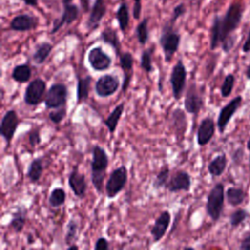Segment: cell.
Returning <instances> with one entry per match:
<instances>
[{
  "instance_id": "obj_37",
  "label": "cell",
  "mask_w": 250,
  "mask_h": 250,
  "mask_svg": "<svg viewBox=\"0 0 250 250\" xmlns=\"http://www.w3.org/2000/svg\"><path fill=\"white\" fill-rule=\"evenodd\" d=\"M77 231H78V223L75 219H70L66 225V230L64 235V242L66 245H70L74 243L77 239Z\"/></svg>"
},
{
  "instance_id": "obj_36",
  "label": "cell",
  "mask_w": 250,
  "mask_h": 250,
  "mask_svg": "<svg viewBox=\"0 0 250 250\" xmlns=\"http://www.w3.org/2000/svg\"><path fill=\"white\" fill-rule=\"evenodd\" d=\"M152 53H153V48H149V49H145L141 54L140 66L146 73H151L154 69L152 65Z\"/></svg>"
},
{
  "instance_id": "obj_54",
  "label": "cell",
  "mask_w": 250,
  "mask_h": 250,
  "mask_svg": "<svg viewBox=\"0 0 250 250\" xmlns=\"http://www.w3.org/2000/svg\"><path fill=\"white\" fill-rule=\"evenodd\" d=\"M72 1L73 0H62V4H70V3H72Z\"/></svg>"
},
{
  "instance_id": "obj_12",
  "label": "cell",
  "mask_w": 250,
  "mask_h": 250,
  "mask_svg": "<svg viewBox=\"0 0 250 250\" xmlns=\"http://www.w3.org/2000/svg\"><path fill=\"white\" fill-rule=\"evenodd\" d=\"M19 123L20 119L15 109H9L3 115L0 124V134L7 143V145H10L12 139L14 138Z\"/></svg>"
},
{
  "instance_id": "obj_14",
  "label": "cell",
  "mask_w": 250,
  "mask_h": 250,
  "mask_svg": "<svg viewBox=\"0 0 250 250\" xmlns=\"http://www.w3.org/2000/svg\"><path fill=\"white\" fill-rule=\"evenodd\" d=\"M170 125L177 141L179 143H182L185 138L188 126V120L184 109L177 107L171 112Z\"/></svg>"
},
{
  "instance_id": "obj_5",
  "label": "cell",
  "mask_w": 250,
  "mask_h": 250,
  "mask_svg": "<svg viewBox=\"0 0 250 250\" xmlns=\"http://www.w3.org/2000/svg\"><path fill=\"white\" fill-rule=\"evenodd\" d=\"M225 199V189L224 185L221 183L216 184L210 190L207 196L206 202V212L208 216L214 221H218L221 217Z\"/></svg>"
},
{
  "instance_id": "obj_18",
  "label": "cell",
  "mask_w": 250,
  "mask_h": 250,
  "mask_svg": "<svg viewBox=\"0 0 250 250\" xmlns=\"http://www.w3.org/2000/svg\"><path fill=\"white\" fill-rule=\"evenodd\" d=\"M171 223V214L168 210L162 211L159 216L155 219L154 224L151 227L150 234L153 242H158L163 238Z\"/></svg>"
},
{
  "instance_id": "obj_22",
  "label": "cell",
  "mask_w": 250,
  "mask_h": 250,
  "mask_svg": "<svg viewBox=\"0 0 250 250\" xmlns=\"http://www.w3.org/2000/svg\"><path fill=\"white\" fill-rule=\"evenodd\" d=\"M215 133V123L211 117H205L201 120L196 134L198 146H202L207 145L213 138Z\"/></svg>"
},
{
  "instance_id": "obj_1",
  "label": "cell",
  "mask_w": 250,
  "mask_h": 250,
  "mask_svg": "<svg viewBox=\"0 0 250 250\" xmlns=\"http://www.w3.org/2000/svg\"><path fill=\"white\" fill-rule=\"evenodd\" d=\"M109 158L104 148L99 145H95L92 149L91 160V182L98 193H102L104 181L106 175Z\"/></svg>"
},
{
  "instance_id": "obj_15",
  "label": "cell",
  "mask_w": 250,
  "mask_h": 250,
  "mask_svg": "<svg viewBox=\"0 0 250 250\" xmlns=\"http://www.w3.org/2000/svg\"><path fill=\"white\" fill-rule=\"evenodd\" d=\"M67 182L74 195L79 199H83L85 197L88 185L85 179V175L79 172L78 165L73 166L71 172L68 175Z\"/></svg>"
},
{
  "instance_id": "obj_52",
  "label": "cell",
  "mask_w": 250,
  "mask_h": 250,
  "mask_svg": "<svg viewBox=\"0 0 250 250\" xmlns=\"http://www.w3.org/2000/svg\"><path fill=\"white\" fill-rule=\"evenodd\" d=\"M240 248L243 250H250V243L249 244H241Z\"/></svg>"
},
{
  "instance_id": "obj_21",
  "label": "cell",
  "mask_w": 250,
  "mask_h": 250,
  "mask_svg": "<svg viewBox=\"0 0 250 250\" xmlns=\"http://www.w3.org/2000/svg\"><path fill=\"white\" fill-rule=\"evenodd\" d=\"M38 25V21L33 16L28 14H21L14 17L10 22V28L14 31L23 32L29 31Z\"/></svg>"
},
{
  "instance_id": "obj_49",
  "label": "cell",
  "mask_w": 250,
  "mask_h": 250,
  "mask_svg": "<svg viewBox=\"0 0 250 250\" xmlns=\"http://www.w3.org/2000/svg\"><path fill=\"white\" fill-rule=\"evenodd\" d=\"M35 242V238L33 237V235L31 234V233H29L28 235H27V243L28 244H33Z\"/></svg>"
},
{
  "instance_id": "obj_13",
  "label": "cell",
  "mask_w": 250,
  "mask_h": 250,
  "mask_svg": "<svg viewBox=\"0 0 250 250\" xmlns=\"http://www.w3.org/2000/svg\"><path fill=\"white\" fill-rule=\"evenodd\" d=\"M191 187L190 175L185 170L176 171L169 179L165 188L168 191L175 193L179 191H188Z\"/></svg>"
},
{
  "instance_id": "obj_11",
  "label": "cell",
  "mask_w": 250,
  "mask_h": 250,
  "mask_svg": "<svg viewBox=\"0 0 250 250\" xmlns=\"http://www.w3.org/2000/svg\"><path fill=\"white\" fill-rule=\"evenodd\" d=\"M120 86L119 78L113 74H104L95 83V92L101 98L112 96Z\"/></svg>"
},
{
  "instance_id": "obj_44",
  "label": "cell",
  "mask_w": 250,
  "mask_h": 250,
  "mask_svg": "<svg viewBox=\"0 0 250 250\" xmlns=\"http://www.w3.org/2000/svg\"><path fill=\"white\" fill-rule=\"evenodd\" d=\"M235 42V36H233L232 34L229 35V37H227L221 44H222V49L224 52L228 53L230 51V49L233 47Z\"/></svg>"
},
{
  "instance_id": "obj_48",
  "label": "cell",
  "mask_w": 250,
  "mask_h": 250,
  "mask_svg": "<svg viewBox=\"0 0 250 250\" xmlns=\"http://www.w3.org/2000/svg\"><path fill=\"white\" fill-rule=\"evenodd\" d=\"M22 1L25 3V5L31 6V7H36L37 3H38L37 0H22Z\"/></svg>"
},
{
  "instance_id": "obj_34",
  "label": "cell",
  "mask_w": 250,
  "mask_h": 250,
  "mask_svg": "<svg viewBox=\"0 0 250 250\" xmlns=\"http://www.w3.org/2000/svg\"><path fill=\"white\" fill-rule=\"evenodd\" d=\"M66 199V192L62 188H55L50 192L48 201L52 207H60L64 204Z\"/></svg>"
},
{
  "instance_id": "obj_20",
  "label": "cell",
  "mask_w": 250,
  "mask_h": 250,
  "mask_svg": "<svg viewBox=\"0 0 250 250\" xmlns=\"http://www.w3.org/2000/svg\"><path fill=\"white\" fill-rule=\"evenodd\" d=\"M119 64L123 71V83H122V93H126L130 85L133 76V66H134V57L130 52H122L119 56Z\"/></svg>"
},
{
  "instance_id": "obj_32",
  "label": "cell",
  "mask_w": 250,
  "mask_h": 250,
  "mask_svg": "<svg viewBox=\"0 0 250 250\" xmlns=\"http://www.w3.org/2000/svg\"><path fill=\"white\" fill-rule=\"evenodd\" d=\"M221 17L215 16L213 23L211 26V36H210V48L215 50L221 43Z\"/></svg>"
},
{
  "instance_id": "obj_51",
  "label": "cell",
  "mask_w": 250,
  "mask_h": 250,
  "mask_svg": "<svg viewBox=\"0 0 250 250\" xmlns=\"http://www.w3.org/2000/svg\"><path fill=\"white\" fill-rule=\"evenodd\" d=\"M73 249H75V250H78L79 249V246L78 245H76V244H70V245H67V250H73Z\"/></svg>"
},
{
  "instance_id": "obj_35",
  "label": "cell",
  "mask_w": 250,
  "mask_h": 250,
  "mask_svg": "<svg viewBox=\"0 0 250 250\" xmlns=\"http://www.w3.org/2000/svg\"><path fill=\"white\" fill-rule=\"evenodd\" d=\"M148 19L145 18L143 21H141L137 27H136V36L138 39V42L141 45H146V42L148 41V37H149V33H148Z\"/></svg>"
},
{
  "instance_id": "obj_9",
  "label": "cell",
  "mask_w": 250,
  "mask_h": 250,
  "mask_svg": "<svg viewBox=\"0 0 250 250\" xmlns=\"http://www.w3.org/2000/svg\"><path fill=\"white\" fill-rule=\"evenodd\" d=\"M87 61L90 66L97 72L104 71L111 66L112 59L101 46L93 47L87 54Z\"/></svg>"
},
{
  "instance_id": "obj_30",
  "label": "cell",
  "mask_w": 250,
  "mask_h": 250,
  "mask_svg": "<svg viewBox=\"0 0 250 250\" xmlns=\"http://www.w3.org/2000/svg\"><path fill=\"white\" fill-rule=\"evenodd\" d=\"M227 157L225 153L219 154L208 164V172L213 177L221 176L227 167Z\"/></svg>"
},
{
  "instance_id": "obj_41",
  "label": "cell",
  "mask_w": 250,
  "mask_h": 250,
  "mask_svg": "<svg viewBox=\"0 0 250 250\" xmlns=\"http://www.w3.org/2000/svg\"><path fill=\"white\" fill-rule=\"evenodd\" d=\"M247 217V213L246 211H244L243 209H238L236 211H234L230 217H229V222H230V225L232 227H236L238 226L239 224H241Z\"/></svg>"
},
{
  "instance_id": "obj_10",
  "label": "cell",
  "mask_w": 250,
  "mask_h": 250,
  "mask_svg": "<svg viewBox=\"0 0 250 250\" xmlns=\"http://www.w3.org/2000/svg\"><path fill=\"white\" fill-rule=\"evenodd\" d=\"M204 104L203 97L195 83H191L185 95L184 107L185 110L192 115H197Z\"/></svg>"
},
{
  "instance_id": "obj_24",
  "label": "cell",
  "mask_w": 250,
  "mask_h": 250,
  "mask_svg": "<svg viewBox=\"0 0 250 250\" xmlns=\"http://www.w3.org/2000/svg\"><path fill=\"white\" fill-rule=\"evenodd\" d=\"M27 208L24 205H19L17 206L16 211L12 214L9 226L13 228L17 233L22 231L27 220Z\"/></svg>"
},
{
  "instance_id": "obj_23",
  "label": "cell",
  "mask_w": 250,
  "mask_h": 250,
  "mask_svg": "<svg viewBox=\"0 0 250 250\" xmlns=\"http://www.w3.org/2000/svg\"><path fill=\"white\" fill-rule=\"evenodd\" d=\"M100 38L104 43L109 45L114 50L116 56L119 57L121 55V53H122L121 52V42H120L119 36L117 34V31L114 28H112L110 26H106L102 31Z\"/></svg>"
},
{
  "instance_id": "obj_40",
  "label": "cell",
  "mask_w": 250,
  "mask_h": 250,
  "mask_svg": "<svg viewBox=\"0 0 250 250\" xmlns=\"http://www.w3.org/2000/svg\"><path fill=\"white\" fill-rule=\"evenodd\" d=\"M233 85H234V76L232 74H228L225 79L224 82L222 84L221 87V95L224 98H227L230 95L232 89H233Z\"/></svg>"
},
{
  "instance_id": "obj_50",
  "label": "cell",
  "mask_w": 250,
  "mask_h": 250,
  "mask_svg": "<svg viewBox=\"0 0 250 250\" xmlns=\"http://www.w3.org/2000/svg\"><path fill=\"white\" fill-rule=\"evenodd\" d=\"M250 243V233H248L245 237H244V239L242 240V243L241 244H249Z\"/></svg>"
},
{
  "instance_id": "obj_6",
  "label": "cell",
  "mask_w": 250,
  "mask_h": 250,
  "mask_svg": "<svg viewBox=\"0 0 250 250\" xmlns=\"http://www.w3.org/2000/svg\"><path fill=\"white\" fill-rule=\"evenodd\" d=\"M187 69L183 62L182 59H179L176 64L173 66L171 74H170V84L172 89V95L173 98L178 101L182 98L186 83H187Z\"/></svg>"
},
{
  "instance_id": "obj_26",
  "label": "cell",
  "mask_w": 250,
  "mask_h": 250,
  "mask_svg": "<svg viewBox=\"0 0 250 250\" xmlns=\"http://www.w3.org/2000/svg\"><path fill=\"white\" fill-rule=\"evenodd\" d=\"M52 50H53V45L51 43L46 41L39 43L31 55L32 62L38 65L43 64L48 59V57L50 56Z\"/></svg>"
},
{
  "instance_id": "obj_16",
  "label": "cell",
  "mask_w": 250,
  "mask_h": 250,
  "mask_svg": "<svg viewBox=\"0 0 250 250\" xmlns=\"http://www.w3.org/2000/svg\"><path fill=\"white\" fill-rule=\"evenodd\" d=\"M63 11L62 16L59 19H56L53 22L52 29L50 31L51 34L57 33L64 24H71L74 21L77 20L79 15V8L70 3V4H62Z\"/></svg>"
},
{
  "instance_id": "obj_4",
  "label": "cell",
  "mask_w": 250,
  "mask_h": 250,
  "mask_svg": "<svg viewBox=\"0 0 250 250\" xmlns=\"http://www.w3.org/2000/svg\"><path fill=\"white\" fill-rule=\"evenodd\" d=\"M128 181V170L125 165H121L111 171L105 183V193L109 199L115 198L125 188Z\"/></svg>"
},
{
  "instance_id": "obj_31",
  "label": "cell",
  "mask_w": 250,
  "mask_h": 250,
  "mask_svg": "<svg viewBox=\"0 0 250 250\" xmlns=\"http://www.w3.org/2000/svg\"><path fill=\"white\" fill-rule=\"evenodd\" d=\"M115 16H116V20L118 21L119 29L124 33L129 25V21H130L129 8H128V4L126 2H122L119 5Z\"/></svg>"
},
{
  "instance_id": "obj_17",
  "label": "cell",
  "mask_w": 250,
  "mask_h": 250,
  "mask_svg": "<svg viewBox=\"0 0 250 250\" xmlns=\"http://www.w3.org/2000/svg\"><path fill=\"white\" fill-rule=\"evenodd\" d=\"M241 101H242V98L240 96H237L234 99H232L228 104H226L224 107H222V109L220 110L219 116H218V120H217V126H218L220 133H224V131H225L228 123L231 119L232 115L236 112V110L240 106Z\"/></svg>"
},
{
  "instance_id": "obj_25",
  "label": "cell",
  "mask_w": 250,
  "mask_h": 250,
  "mask_svg": "<svg viewBox=\"0 0 250 250\" xmlns=\"http://www.w3.org/2000/svg\"><path fill=\"white\" fill-rule=\"evenodd\" d=\"M44 171V162L42 157L34 158L28 165L26 171V177L28 178L31 184H37L43 174Z\"/></svg>"
},
{
  "instance_id": "obj_38",
  "label": "cell",
  "mask_w": 250,
  "mask_h": 250,
  "mask_svg": "<svg viewBox=\"0 0 250 250\" xmlns=\"http://www.w3.org/2000/svg\"><path fill=\"white\" fill-rule=\"evenodd\" d=\"M227 199L228 202L232 205V206H236L242 203V201L244 200V192L241 188H229L227 190Z\"/></svg>"
},
{
  "instance_id": "obj_29",
  "label": "cell",
  "mask_w": 250,
  "mask_h": 250,
  "mask_svg": "<svg viewBox=\"0 0 250 250\" xmlns=\"http://www.w3.org/2000/svg\"><path fill=\"white\" fill-rule=\"evenodd\" d=\"M31 74V68L27 63L18 64L12 70V79L18 83H25L30 80Z\"/></svg>"
},
{
  "instance_id": "obj_33",
  "label": "cell",
  "mask_w": 250,
  "mask_h": 250,
  "mask_svg": "<svg viewBox=\"0 0 250 250\" xmlns=\"http://www.w3.org/2000/svg\"><path fill=\"white\" fill-rule=\"evenodd\" d=\"M169 179H170V168L167 164H165L161 167V169L156 174V176L152 182V187L155 189L165 188Z\"/></svg>"
},
{
  "instance_id": "obj_39",
  "label": "cell",
  "mask_w": 250,
  "mask_h": 250,
  "mask_svg": "<svg viewBox=\"0 0 250 250\" xmlns=\"http://www.w3.org/2000/svg\"><path fill=\"white\" fill-rule=\"evenodd\" d=\"M66 106H62L59 108H55L54 110L50 111L48 114L49 120L54 124H60L66 116Z\"/></svg>"
},
{
  "instance_id": "obj_7",
  "label": "cell",
  "mask_w": 250,
  "mask_h": 250,
  "mask_svg": "<svg viewBox=\"0 0 250 250\" xmlns=\"http://www.w3.org/2000/svg\"><path fill=\"white\" fill-rule=\"evenodd\" d=\"M68 96L67 87L63 83H53L44 98L46 108L55 109L66 104Z\"/></svg>"
},
{
  "instance_id": "obj_27",
  "label": "cell",
  "mask_w": 250,
  "mask_h": 250,
  "mask_svg": "<svg viewBox=\"0 0 250 250\" xmlns=\"http://www.w3.org/2000/svg\"><path fill=\"white\" fill-rule=\"evenodd\" d=\"M92 83V76L86 75L84 77L77 78V88H76V102L77 104H81L86 101L89 97L90 88Z\"/></svg>"
},
{
  "instance_id": "obj_45",
  "label": "cell",
  "mask_w": 250,
  "mask_h": 250,
  "mask_svg": "<svg viewBox=\"0 0 250 250\" xmlns=\"http://www.w3.org/2000/svg\"><path fill=\"white\" fill-rule=\"evenodd\" d=\"M109 248V243L108 240L104 237H99L94 245L95 250H107Z\"/></svg>"
},
{
  "instance_id": "obj_53",
  "label": "cell",
  "mask_w": 250,
  "mask_h": 250,
  "mask_svg": "<svg viewBox=\"0 0 250 250\" xmlns=\"http://www.w3.org/2000/svg\"><path fill=\"white\" fill-rule=\"evenodd\" d=\"M246 76H247L248 79H250V65L248 66V68H247V70H246Z\"/></svg>"
},
{
  "instance_id": "obj_42",
  "label": "cell",
  "mask_w": 250,
  "mask_h": 250,
  "mask_svg": "<svg viewBox=\"0 0 250 250\" xmlns=\"http://www.w3.org/2000/svg\"><path fill=\"white\" fill-rule=\"evenodd\" d=\"M28 143L32 148L40 145L41 143V136L40 131L38 128H33L28 133Z\"/></svg>"
},
{
  "instance_id": "obj_55",
  "label": "cell",
  "mask_w": 250,
  "mask_h": 250,
  "mask_svg": "<svg viewBox=\"0 0 250 250\" xmlns=\"http://www.w3.org/2000/svg\"><path fill=\"white\" fill-rule=\"evenodd\" d=\"M247 148H248L249 151H250V139H249V141L247 142Z\"/></svg>"
},
{
  "instance_id": "obj_3",
  "label": "cell",
  "mask_w": 250,
  "mask_h": 250,
  "mask_svg": "<svg viewBox=\"0 0 250 250\" xmlns=\"http://www.w3.org/2000/svg\"><path fill=\"white\" fill-rule=\"evenodd\" d=\"M243 9L239 3L229 6L225 16L221 19V43L238 27L242 19Z\"/></svg>"
},
{
  "instance_id": "obj_8",
  "label": "cell",
  "mask_w": 250,
  "mask_h": 250,
  "mask_svg": "<svg viewBox=\"0 0 250 250\" xmlns=\"http://www.w3.org/2000/svg\"><path fill=\"white\" fill-rule=\"evenodd\" d=\"M46 92V82L40 78H34L31 80L25 88L23 95V102L25 104L34 106L39 104L45 95Z\"/></svg>"
},
{
  "instance_id": "obj_19",
  "label": "cell",
  "mask_w": 250,
  "mask_h": 250,
  "mask_svg": "<svg viewBox=\"0 0 250 250\" xmlns=\"http://www.w3.org/2000/svg\"><path fill=\"white\" fill-rule=\"evenodd\" d=\"M105 13H106V6L104 3V0H95L91 9L89 18L86 21L87 29L89 31L96 30L100 26L101 21L104 17Z\"/></svg>"
},
{
  "instance_id": "obj_28",
  "label": "cell",
  "mask_w": 250,
  "mask_h": 250,
  "mask_svg": "<svg viewBox=\"0 0 250 250\" xmlns=\"http://www.w3.org/2000/svg\"><path fill=\"white\" fill-rule=\"evenodd\" d=\"M124 108H125V104L124 103H120L119 104H117L113 110L108 114V116L104 119V125L106 126L107 130L109 131L110 134H113L117 128V125H118V122L123 114V111H124Z\"/></svg>"
},
{
  "instance_id": "obj_2",
  "label": "cell",
  "mask_w": 250,
  "mask_h": 250,
  "mask_svg": "<svg viewBox=\"0 0 250 250\" xmlns=\"http://www.w3.org/2000/svg\"><path fill=\"white\" fill-rule=\"evenodd\" d=\"M174 24L170 21H166L161 29L159 44L163 51L164 61L170 62L174 55L178 52L181 43V34L174 29Z\"/></svg>"
},
{
  "instance_id": "obj_43",
  "label": "cell",
  "mask_w": 250,
  "mask_h": 250,
  "mask_svg": "<svg viewBox=\"0 0 250 250\" xmlns=\"http://www.w3.org/2000/svg\"><path fill=\"white\" fill-rule=\"evenodd\" d=\"M185 13H186V6H185L183 3H181V4L177 5V6L173 9L172 17L170 18V20H169V21H170L171 22L175 23V22H176V21H177L180 17H182Z\"/></svg>"
},
{
  "instance_id": "obj_47",
  "label": "cell",
  "mask_w": 250,
  "mask_h": 250,
  "mask_svg": "<svg viewBox=\"0 0 250 250\" xmlns=\"http://www.w3.org/2000/svg\"><path fill=\"white\" fill-rule=\"evenodd\" d=\"M242 50H243V52H245V53H247V52L250 51V30H249L248 35H247V38H246V40H245V42H244V44H243Z\"/></svg>"
},
{
  "instance_id": "obj_46",
  "label": "cell",
  "mask_w": 250,
  "mask_h": 250,
  "mask_svg": "<svg viewBox=\"0 0 250 250\" xmlns=\"http://www.w3.org/2000/svg\"><path fill=\"white\" fill-rule=\"evenodd\" d=\"M142 14V0H133V18L139 20Z\"/></svg>"
}]
</instances>
